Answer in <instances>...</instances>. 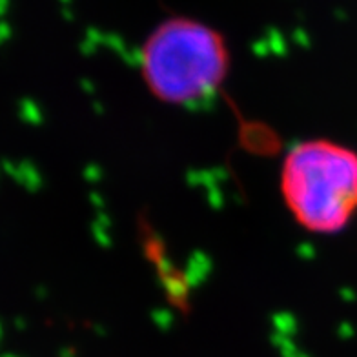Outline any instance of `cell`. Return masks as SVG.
I'll return each mask as SVG.
<instances>
[{
  "label": "cell",
  "mask_w": 357,
  "mask_h": 357,
  "mask_svg": "<svg viewBox=\"0 0 357 357\" xmlns=\"http://www.w3.org/2000/svg\"><path fill=\"white\" fill-rule=\"evenodd\" d=\"M139 66L155 99L195 108L213 100L230 70V53L213 28L175 17L146 38Z\"/></svg>",
  "instance_id": "6da1fadb"
},
{
  "label": "cell",
  "mask_w": 357,
  "mask_h": 357,
  "mask_svg": "<svg viewBox=\"0 0 357 357\" xmlns=\"http://www.w3.org/2000/svg\"><path fill=\"white\" fill-rule=\"evenodd\" d=\"M281 192L303 228L343 231L357 215V151L328 139L299 142L282 162Z\"/></svg>",
  "instance_id": "7a4b0ae2"
}]
</instances>
